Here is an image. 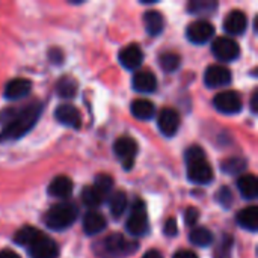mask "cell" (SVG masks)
<instances>
[{
  "instance_id": "38",
  "label": "cell",
  "mask_w": 258,
  "mask_h": 258,
  "mask_svg": "<svg viewBox=\"0 0 258 258\" xmlns=\"http://www.w3.org/2000/svg\"><path fill=\"white\" fill-rule=\"evenodd\" d=\"M0 258H20V255L15 254L12 249H5V251H0Z\"/></svg>"
},
{
  "instance_id": "31",
  "label": "cell",
  "mask_w": 258,
  "mask_h": 258,
  "mask_svg": "<svg viewBox=\"0 0 258 258\" xmlns=\"http://www.w3.org/2000/svg\"><path fill=\"white\" fill-rule=\"evenodd\" d=\"M39 233H41V231H38V230L33 228V227H23V228L15 234L14 240H15V243H18L20 246L27 248V246L35 240V237H36Z\"/></svg>"
},
{
  "instance_id": "26",
  "label": "cell",
  "mask_w": 258,
  "mask_h": 258,
  "mask_svg": "<svg viewBox=\"0 0 258 258\" xmlns=\"http://www.w3.org/2000/svg\"><path fill=\"white\" fill-rule=\"evenodd\" d=\"M109 209L113 218H119L125 209H127V195L124 192H115L112 194L109 200Z\"/></svg>"
},
{
  "instance_id": "19",
  "label": "cell",
  "mask_w": 258,
  "mask_h": 258,
  "mask_svg": "<svg viewBox=\"0 0 258 258\" xmlns=\"http://www.w3.org/2000/svg\"><path fill=\"white\" fill-rule=\"evenodd\" d=\"M106 225H107L106 218L97 212H89L83 218V230L89 236H95V234L101 233L106 228Z\"/></svg>"
},
{
  "instance_id": "27",
  "label": "cell",
  "mask_w": 258,
  "mask_h": 258,
  "mask_svg": "<svg viewBox=\"0 0 258 258\" xmlns=\"http://www.w3.org/2000/svg\"><path fill=\"white\" fill-rule=\"evenodd\" d=\"M56 92H57L60 97H63V98H71V97H74V94L77 92V82H76L73 77L65 76V77H62V79L57 82V85H56Z\"/></svg>"
},
{
  "instance_id": "35",
  "label": "cell",
  "mask_w": 258,
  "mask_h": 258,
  "mask_svg": "<svg viewBox=\"0 0 258 258\" xmlns=\"http://www.w3.org/2000/svg\"><path fill=\"white\" fill-rule=\"evenodd\" d=\"M198 218H200V212H198L197 209H194V207H189V209L184 212V221H186V224L190 225V227H194V225L198 222Z\"/></svg>"
},
{
  "instance_id": "32",
  "label": "cell",
  "mask_w": 258,
  "mask_h": 258,
  "mask_svg": "<svg viewBox=\"0 0 258 258\" xmlns=\"http://www.w3.org/2000/svg\"><path fill=\"white\" fill-rule=\"evenodd\" d=\"M112 186H113V180H112L110 175H107V174H98V175L95 177L94 187L98 189L103 195L109 194L110 189H112Z\"/></svg>"
},
{
  "instance_id": "25",
  "label": "cell",
  "mask_w": 258,
  "mask_h": 258,
  "mask_svg": "<svg viewBox=\"0 0 258 258\" xmlns=\"http://www.w3.org/2000/svg\"><path fill=\"white\" fill-rule=\"evenodd\" d=\"M218 8L216 2L212 0H192L187 3V11L190 14H197V15H209L213 14Z\"/></svg>"
},
{
  "instance_id": "13",
  "label": "cell",
  "mask_w": 258,
  "mask_h": 258,
  "mask_svg": "<svg viewBox=\"0 0 258 258\" xmlns=\"http://www.w3.org/2000/svg\"><path fill=\"white\" fill-rule=\"evenodd\" d=\"M144 53L139 45L130 44L119 51V62L127 70H138L142 65Z\"/></svg>"
},
{
  "instance_id": "9",
  "label": "cell",
  "mask_w": 258,
  "mask_h": 258,
  "mask_svg": "<svg viewBox=\"0 0 258 258\" xmlns=\"http://www.w3.org/2000/svg\"><path fill=\"white\" fill-rule=\"evenodd\" d=\"M213 104L219 112H222L225 115H234V113H239L242 110V98L234 91L219 92L215 97Z\"/></svg>"
},
{
  "instance_id": "15",
  "label": "cell",
  "mask_w": 258,
  "mask_h": 258,
  "mask_svg": "<svg viewBox=\"0 0 258 258\" xmlns=\"http://www.w3.org/2000/svg\"><path fill=\"white\" fill-rule=\"evenodd\" d=\"M54 116L56 119L67 125V127H71V128H80L82 125V119H80V113L79 110L71 106V104H62L56 109L54 112Z\"/></svg>"
},
{
  "instance_id": "21",
  "label": "cell",
  "mask_w": 258,
  "mask_h": 258,
  "mask_svg": "<svg viewBox=\"0 0 258 258\" xmlns=\"http://www.w3.org/2000/svg\"><path fill=\"white\" fill-rule=\"evenodd\" d=\"M237 224L248 230V231H257L258 230V209L257 207H246L237 213Z\"/></svg>"
},
{
  "instance_id": "2",
  "label": "cell",
  "mask_w": 258,
  "mask_h": 258,
  "mask_svg": "<svg viewBox=\"0 0 258 258\" xmlns=\"http://www.w3.org/2000/svg\"><path fill=\"white\" fill-rule=\"evenodd\" d=\"M186 165H187V177L192 183L197 184H207L213 180V169L212 165L206 159V153L200 147H190L186 154Z\"/></svg>"
},
{
  "instance_id": "33",
  "label": "cell",
  "mask_w": 258,
  "mask_h": 258,
  "mask_svg": "<svg viewBox=\"0 0 258 258\" xmlns=\"http://www.w3.org/2000/svg\"><path fill=\"white\" fill-rule=\"evenodd\" d=\"M233 251V239L230 236H225L216 251V258H231Z\"/></svg>"
},
{
  "instance_id": "24",
  "label": "cell",
  "mask_w": 258,
  "mask_h": 258,
  "mask_svg": "<svg viewBox=\"0 0 258 258\" xmlns=\"http://www.w3.org/2000/svg\"><path fill=\"white\" fill-rule=\"evenodd\" d=\"M189 239L194 245L201 246V248H207L213 243V234L210 230L204 228V227H198L194 228L189 234Z\"/></svg>"
},
{
  "instance_id": "22",
  "label": "cell",
  "mask_w": 258,
  "mask_h": 258,
  "mask_svg": "<svg viewBox=\"0 0 258 258\" xmlns=\"http://www.w3.org/2000/svg\"><path fill=\"white\" fill-rule=\"evenodd\" d=\"M237 189L242 194L243 198L246 200H255L258 195V186H257V178L252 174H246L242 175L237 180Z\"/></svg>"
},
{
  "instance_id": "4",
  "label": "cell",
  "mask_w": 258,
  "mask_h": 258,
  "mask_svg": "<svg viewBox=\"0 0 258 258\" xmlns=\"http://www.w3.org/2000/svg\"><path fill=\"white\" fill-rule=\"evenodd\" d=\"M100 255L106 258H119L133 254L139 245L127 240L122 234H110L100 243Z\"/></svg>"
},
{
  "instance_id": "18",
  "label": "cell",
  "mask_w": 258,
  "mask_h": 258,
  "mask_svg": "<svg viewBox=\"0 0 258 258\" xmlns=\"http://www.w3.org/2000/svg\"><path fill=\"white\" fill-rule=\"evenodd\" d=\"M157 88V79L151 71H141L136 73L133 77V89L142 94L154 92Z\"/></svg>"
},
{
  "instance_id": "3",
  "label": "cell",
  "mask_w": 258,
  "mask_h": 258,
  "mask_svg": "<svg viewBox=\"0 0 258 258\" xmlns=\"http://www.w3.org/2000/svg\"><path fill=\"white\" fill-rule=\"evenodd\" d=\"M77 215H79V212H77L76 206H73L70 203H60V204L53 206L44 215V224L51 230L62 231L76 222Z\"/></svg>"
},
{
  "instance_id": "34",
  "label": "cell",
  "mask_w": 258,
  "mask_h": 258,
  "mask_svg": "<svg viewBox=\"0 0 258 258\" xmlns=\"http://www.w3.org/2000/svg\"><path fill=\"white\" fill-rule=\"evenodd\" d=\"M216 197H218V201H219L224 207H230L231 203H233V194H231V190H230L228 187L219 189V192H218Z\"/></svg>"
},
{
  "instance_id": "20",
  "label": "cell",
  "mask_w": 258,
  "mask_h": 258,
  "mask_svg": "<svg viewBox=\"0 0 258 258\" xmlns=\"http://www.w3.org/2000/svg\"><path fill=\"white\" fill-rule=\"evenodd\" d=\"M144 23H145L147 33L151 36L160 35L165 29V20L159 11H147L144 15Z\"/></svg>"
},
{
  "instance_id": "8",
  "label": "cell",
  "mask_w": 258,
  "mask_h": 258,
  "mask_svg": "<svg viewBox=\"0 0 258 258\" xmlns=\"http://www.w3.org/2000/svg\"><path fill=\"white\" fill-rule=\"evenodd\" d=\"M115 154L122 160V165L125 169H130L135 162V156L138 153V144L130 136H121L113 144Z\"/></svg>"
},
{
  "instance_id": "5",
  "label": "cell",
  "mask_w": 258,
  "mask_h": 258,
  "mask_svg": "<svg viewBox=\"0 0 258 258\" xmlns=\"http://www.w3.org/2000/svg\"><path fill=\"white\" fill-rule=\"evenodd\" d=\"M148 215H147V207L145 203L142 200H135L133 206H132V212L130 216L127 219L125 228L132 236H144L148 231Z\"/></svg>"
},
{
  "instance_id": "29",
  "label": "cell",
  "mask_w": 258,
  "mask_h": 258,
  "mask_svg": "<svg viewBox=\"0 0 258 258\" xmlns=\"http://www.w3.org/2000/svg\"><path fill=\"white\" fill-rule=\"evenodd\" d=\"M246 160L242 159V157H230L227 160H224L221 163V168L224 172L230 174V175H234V174H240L246 169Z\"/></svg>"
},
{
  "instance_id": "36",
  "label": "cell",
  "mask_w": 258,
  "mask_h": 258,
  "mask_svg": "<svg viewBox=\"0 0 258 258\" xmlns=\"http://www.w3.org/2000/svg\"><path fill=\"white\" fill-rule=\"evenodd\" d=\"M165 234L172 237V236H177V222L174 218H169L166 222H165Z\"/></svg>"
},
{
  "instance_id": "17",
  "label": "cell",
  "mask_w": 258,
  "mask_h": 258,
  "mask_svg": "<svg viewBox=\"0 0 258 258\" xmlns=\"http://www.w3.org/2000/svg\"><path fill=\"white\" fill-rule=\"evenodd\" d=\"M73 194V181L71 178L65 177V175H57L54 177L50 184H48V195L59 198V200H65Z\"/></svg>"
},
{
  "instance_id": "16",
  "label": "cell",
  "mask_w": 258,
  "mask_h": 258,
  "mask_svg": "<svg viewBox=\"0 0 258 258\" xmlns=\"http://www.w3.org/2000/svg\"><path fill=\"white\" fill-rule=\"evenodd\" d=\"M32 89V83L27 79L18 77L6 83L5 86V97L8 100H20L26 97Z\"/></svg>"
},
{
  "instance_id": "7",
  "label": "cell",
  "mask_w": 258,
  "mask_h": 258,
  "mask_svg": "<svg viewBox=\"0 0 258 258\" xmlns=\"http://www.w3.org/2000/svg\"><path fill=\"white\" fill-rule=\"evenodd\" d=\"M212 51H213L216 59H219L222 62H231V60H236L239 57L240 47L234 39L222 36V38H216L213 41Z\"/></svg>"
},
{
  "instance_id": "11",
  "label": "cell",
  "mask_w": 258,
  "mask_h": 258,
  "mask_svg": "<svg viewBox=\"0 0 258 258\" xmlns=\"http://www.w3.org/2000/svg\"><path fill=\"white\" fill-rule=\"evenodd\" d=\"M204 82L209 88L227 86L231 82V73L228 68H225L222 65H212L206 70Z\"/></svg>"
},
{
  "instance_id": "10",
  "label": "cell",
  "mask_w": 258,
  "mask_h": 258,
  "mask_svg": "<svg viewBox=\"0 0 258 258\" xmlns=\"http://www.w3.org/2000/svg\"><path fill=\"white\" fill-rule=\"evenodd\" d=\"M186 36L194 44H206L215 36V27L212 23L206 20H198L189 24L186 30Z\"/></svg>"
},
{
  "instance_id": "28",
  "label": "cell",
  "mask_w": 258,
  "mask_h": 258,
  "mask_svg": "<svg viewBox=\"0 0 258 258\" xmlns=\"http://www.w3.org/2000/svg\"><path fill=\"white\" fill-rule=\"evenodd\" d=\"M82 201H83L85 206L94 209V207H98L104 201V195L98 189H95L94 186L85 187L83 192H82Z\"/></svg>"
},
{
  "instance_id": "39",
  "label": "cell",
  "mask_w": 258,
  "mask_h": 258,
  "mask_svg": "<svg viewBox=\"0 0 258 258\" xmlns=\"http://www.w3.org/2000/svg\"><path fill=\"white\" fill-rule=\"evenodd\" d=\"M142 258H163V255H162L157 249H150V251H147V252L144 254V257Z\"/></svg>"
},
{
  "instance_id": "6",
  "label": "cell",
  "mask_w": 258,
  "mask_h": 258,
  "mask_svg": "<svg viewBox=\"0 0 258 258\" xmlns=\"http://www.w3.org/2000/svg\"><path fill=\"white\" fill-rule=\"evenodd\" d=\"M29 254L32 258H57L59 248L53 239L39 233L35 240L27 246Z\"/></svg>"
},
{
  "instance_id": "23",
  "label": "cell",
  "mask_w": 258,
  "mask_h": 258,
  "mask_svg": "<svg viewBox=\"0 0 258 258\" xmlns=\"http://www.w3.org/2000/svg\"><path fill=\"white\" fill-rule=\"evenodd\" d=\"M154 112H156V107L150 100L139 98V100H135L132 103V113L138 119L148 121V119H151L154 116Z\"/></svg>"
},
{
  "instance_id": "1",
  "label": "cell",
  "mask_w": 258,
  "mask_h": 258,
  "mask_svg": "<svg viewBox=\"0 0 258 258\" xmlns=\"http://www.w3.org/2000/svg\"><path fill=\"white\" fill-rule=\"evenodd\" d=\"M41 104L39 103H30L29 106L23 107L20 112L14 113L12 118L8 119V124L2 130L0 141H15L24 136L38 121L41 115Z\"/></svg>"
},
{
  "instance_id": "40",
  "label": "cell",
  "mask_w": 258,
  "mask_h": 258,
  "mask_svg": "<svg viewBox=\"0 0 258 258\" xmlns=\"http://www.w3.org/2000/svg\"><path fill=\"white\" fill-rule=\"evenodd\" d=\"M257 92H254V95H252V98H251V109H252L254 113L257 112Z\"/></svg>"
},
{
  "instance_id": "30",
  "label": "cell",
  "mask_w": 258,
  "mask_h": 258,
  "mask_svg": "<svg viewBox=\"0 0 258 258\" xmlns=\"http://www.w3.org/2000/svg\"><path fill=\"white\" fill-rule=\"evenodd\" d=\"M159 62H160V67H162L163 71H166V73H174L175 70H178L180 63H181V57H180L177 53L166 51V53H163V54L159 57Z\"/></svg>"
},
{
  "instance_id": "12",
  "label": "cell",
  "mask_w": 258,
  "mask_h": 258,
  "mask_svg": "<svg viewBox=\"0 0 258 258\" xmlns=\"http://www.w3.org/2000/svg\"><path fill=\"white\" fill-rule=\"evenodd\" d=\"M157 124H159L160 132H162L165 136L171 138V136H174V135L178 132V128H180V115H178V112L174 110V109H163V110L160 112V115H159Z\"/></svg>"
},
{
  "instance_id": "14",
  "label": "cell",
  "mask_w": 258,
  "mask_h": 258,
  "mask_svg": "<svg viewBox=\"0 0 258 258\" xmlns=\"http://www.w3.org/2000/svg\"><path fill=\"white\" fill-rule=\"evenodd\" d=\"M248 27V18L242 11H231L224 20V29L230 35H242Z\"/></svg>"
},
{
  "instance_id": "37",
  "label": "cell",
  "mask_w": 258,
  "mask_h": 258,
  "mask_svg": "<svg viewBox=\"0 0 258 258\" xmlns=\"http://www.w3.org/2000/svg\"><path fill=\"white\" fill-rule=\"evenodd\" d=\"M174 258H198L197 257V254L195 252H192V251H178Z\"/></svg>"
}]
</instances>
